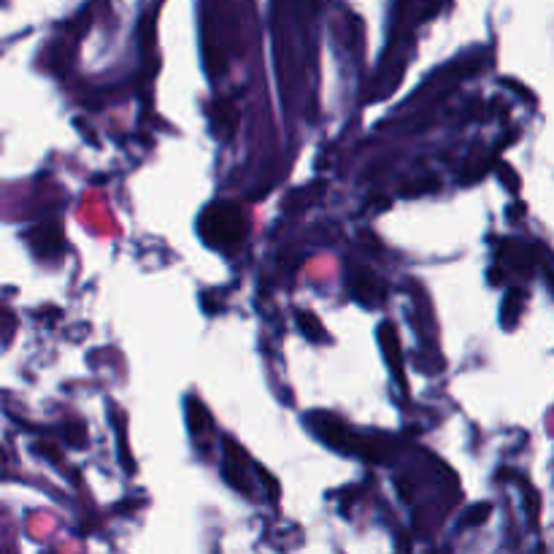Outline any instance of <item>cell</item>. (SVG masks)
Instances as JSON below:
<instances>
[{
  "label": "cell",
  "instance_id": "cell-2",
  "mask_svg": "<svg viewBox=\"0 0 554 554\" xmlns=\"http://www.w3.org/2000/svg\"><path fill=\"white\" fill-rule=\"evenodd\" d=\"M544 257H546V265H549V282H552V290H554V260H552V255H546V252H544Z\"/></svg>",
  "mask_w": 554,
  "mask_h": 554
},
{
  "label": "cell",
  "instance_id": "cell-1",
  "mask_svg": "<svg viewBox=\"0 0 554 554\" xmlns=\"http://www.w3.org/2000/svg\"><path fill=\"white\" fill-rule=\"evenodd\" d=\"M522 300H525V295H522L519 290H514L509 295V303H506V311H503V322H506L509 327L517 322L519 311H522Z\"/></svg>",
  "mask_w": 554,
  "mask_h": 554
}]
</instances>
